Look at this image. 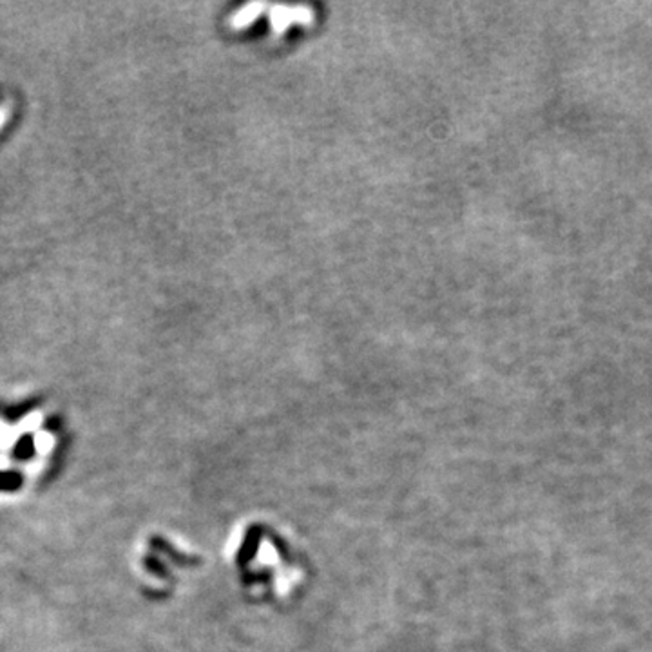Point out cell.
<instances>
[{"mask_svg":"<svg viewBox=\"0 0 652 652\" xmlns=\"http://www.w3.org/2000/svg\"><path fill=\"white\" fill-rule=\"evenodd\" d=\"M267 17L274 33L281 34L296 24L310 26L314 22V10L310 6H268Z\"/></svg>","mask_w":652,"mask_h":652,"instance_id":"1","label":"cell"},{"mask_svg":"<svg viewBox=\"0 0 652 652\" xmlns=\"http://www.w3.org/2000/svg\"><path fill=\"white\" fill-rule=\"evenodd\" d=\"M268 6L270 4H267V2H250V4L241 6V8H239L238 11H234L232 17H230V26H232L234 30L249 28L259 17L267 15Z\"/></svg>","mask_w":652,"mask_h":652,"instance_id":"2","label":"cell"}]
</instances>
